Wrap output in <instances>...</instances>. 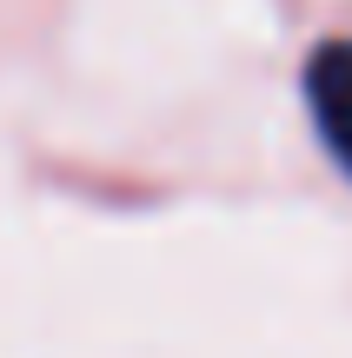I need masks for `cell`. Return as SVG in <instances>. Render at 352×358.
I'll list each match as a JSON object with an SVG mask.
<instances>
[{
    "label": "cell",
    "mask_w": 352,
    "mask_h": 358,
    "mask_svg": "<svg viewBox=\"0 0 352 358\" xmlns=\"http://www.w3.org/2000/svg\"><path fill=\"white\" fill-rule=\"evenodd\" d=\"M306 106H313L326 153L352 173V40H326L306 60Z\"/></svg>",
    "instance_id": "obj_1"
}]
</instances>
